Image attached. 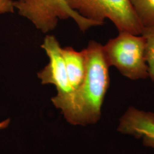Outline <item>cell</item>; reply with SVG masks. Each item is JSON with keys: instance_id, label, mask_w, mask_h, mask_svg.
Listing matches in <instances>:
<instances>
[{"instance_id": "cell-1", "label": "cell", "mask_w": 154, "mask_h": 154, "mask_svg": "<svg viewBox=\"0 0 154 154\" xmlns=\"http://www.w3.org/2000/svg\"><path fill=\"white\" fill-rule=\"evenodd\" d=\"M85 74L82 81L70 93L51 98L67 121L74 125H87L98 121L106 94L110 85L109 66L105 60L103 45L91 41L82 50Z\"/></svg>"}, {"instance_id": "cell-2", "label": "cell", "mask_w": 154, "mask_h": 154, "mask_svg": "<svg viewBox=\"0 0 154 154\" xmlns=\"http://www.w3.org/2000/svg\"><path fill=\"white\" fill-rule=\"evenodd\" d=\"M103 51L109 66L115 67L124 77L131 80L149 77L145 41L142 35L119 32L103 46Z\"/></svg>"}, {"instance_id": "cell-3", "label": "cell", "mask_w": 154, "mask_h": 154, "mask_svg": "<svg viewBox=\"0 0 154 154\" xmlns=\"http://www.w3.org/2000/svg\"><path fill=\"white\" fill-rule=\"evenodd\" d=\"M14 6L21 16L43 33L53 30L59 20L72 18L82 32L103 25L79 14L72 9L66 0H21L14 1Z\"/></svg>"}, {"instance_id": "cell-4", "label": "cell", "mask_w": 154, "mask_h": 154, "mask_svg": "<svg viewBox=\"0 0 154 154\" xmlns=\"http://www.w3.org/2000/svg\"><path fill=\"white\" fill-rule=\"evenodd\" d=\"M69 6L83 17L104 23L112 22L119 32L141 35L143 27L132 9L130 0H66Z\"/></svg>"}, {"instance_id": "cell-5", "label": "cell", "mask_w": 154, "mask_h": 154, "mask_svg": "<svg viewBox=\"0 0 154 154\" xmlns=\"http://www.w3.org/2000/svg\"><path fill=\"white\" fill-rule=\"evenodd\" d=\"M41 48L49 57V62L38 72V77L43 85L55 86L59 95L73 91L66 72L65 63L62 53V48L54 35H46Z\"/></svg>"}, {"instance_id": "cell-6", "label": "cell", "mask_w": 154, "mask_h": 154, "mask_svg": "<svg viewBox=\"0 0 154 154\" xmlns=\"http://www.w3.org/2000/svg\"><path fill=\"white\" fill-rule=\"evenodd\" d=\"M118 130L142 139L145 146L154 148V113L130 107L121 118Z\"/></svg>"}, {"instance_id": "cell-7", "label": "cell", "mask_w": 154, "mask_h": 154, "mask_svg": "<svg viewBox=\"0 0 154 154\" xmlns=\"http://www.w3.org/2000/svg\"><path fill=\"white\" fill-rule=\"evenodd\" d=\"M69 82L73 91L79 86L85 74L86 63L83 50L78 51L72 47L62 48Z\"/></svg>"}, {"instance_id": "cell-8", "label": "cell", "mask_w": 154, "mask_h": 154, "mask_svg": "<svg viewBox=\"0 0 154 154\" xmlns=\"http://www.w3.org/2000/svg\"><path fill=\"white\" fill-rule=\"evenodd\" d=\"M132 9L143 28L154 25V0H130Z\"/></svg>"}, {"instance_id": "cell-9", "label": "cell", "mask_w": 154, "mask_h": 154, "mask_svg": "<svg viewBox=\"0 0 154 154\" xmlns=\"http://www.w3.org/2000/svg\"><path fill=\"white\" fill-rule=\"evenodd\" d=\"M141 35L145 41V56L148 66L149 77L154 83V25L143 28Z\"/></svg>"}, {"instance_id": "cell-10", "label": "cell", "mask_w": 154, "mask_h": 154, "mask_svg": "<svg viewBox=\"0 0 154 154\" xmlns=\"http://www.w3.org/2000/svg\"><path fill=\"white\" fill-rule=\"evenodd\" d=\"M13 0H0V14L13 13L14 10Z\"/></svg>"}, {"instance_id": "cell-11", "label": "cell", "mask_w": 154, "mask_h": 154, "mask_svg": "<svg viewBox=\"0 0 154 154\" xmlns=\"http://www.w3.org/2000/svg\"><path fill=\"white\" fill-rule=\"evenodd\" d=\"M10 121H11L10 119H8L4 121L0 122V130L4 129V128H5L6 127H8V125L10 123Z\"/></svg>"}, {"instance_id": "cell-12", "label": "cell", "mask_w": 154, "mask_h": 154, "mask_svg": "<svg viewBox=\"0 0 154 154\" xmlns=\"http://www.w3.org/2000/svg\"><path fill=\"white\" fill-rule=\"evenodd\" d=\"M17 1H21V0H17Z\"/></svg>"}]
</instances>
